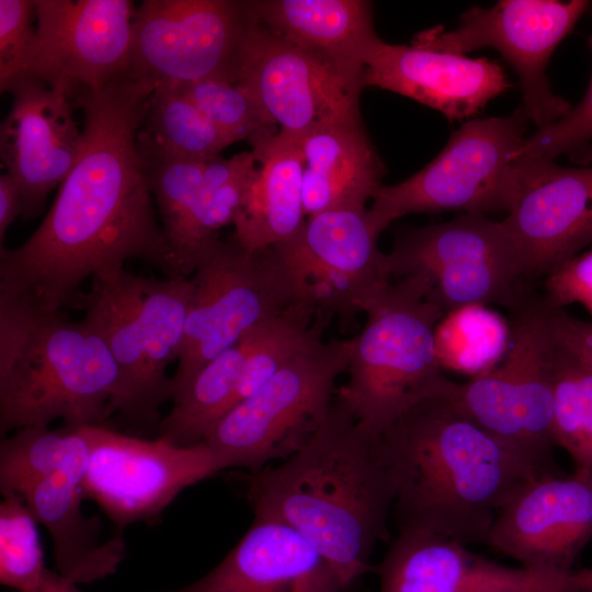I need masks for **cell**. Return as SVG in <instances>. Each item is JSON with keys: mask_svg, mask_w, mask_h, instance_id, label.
<instances>
[{"mask_svg": "<svg viewBox=\"0 0 592 592\" xmlns=\"http://www.w3.org/2000/svg\"><path fill=\"white\" fill-rule=\"evenodd\" d=\"M155 86L124 75L72 100L82 110V149L33 235L0 248V298L44 312L82 309L80 286L137 259L174 277L137 136Z\"/></svg>", "mask_w": 592, "mask_h": 592, "instance_id": "1", "label": "cell"}, {"mask_svg": "<svg viewBox=\"0 0 592 592\" xmlns=\"http://www.w3.org/2000/svg\"><path fill=\"white\" fill-rule=\"evenodd\" d=\"M254 515L304 536L351 589L390 537L395 490L378 435L334 397L310 441L277 466L246 475Z\"/></svg>", "mask_w": 592, "mask_h": 592, "instance_id": "2", "label": "cell"}, {"mask_svg": "<svg viewBox=\"0 0 592 592\" xmlns=\"http://www.w3.org/2000/svg\"><path fill=\"white\" fill-rule=\"evenodd\" d=\"M378 442L398 530L422 528L465 545L488 544L501 509L545 476L443 396L415 405Z\"/></svg>", "mask_w": 592, "mask_h": 592, "instance_id": "3", "label": "cell"}, {"mask_svg": "<svg viewBox=\"0 0 592 592\" xmlns=\"http://www.w3.org/2000/svg\"><path fill=\"white\" fill-rule=\"evenodd\" d=\"M121 375L84 320L0 299V432L27 426H107Z\"/></svg>", "mask_w": 592, "mask_h": 592, "instance_id": "4", "label": "cell"}, {"mask_svg": "<svg viewBox=\"0 0 592 592\" xmlns=\"http://www.w3.org/2000/svg\"><path fill=\"white\" fill-rule=\"evenodd\" d=\"M354 337L349 380L337 399L368 431L380 434L419 402L445 394L435 329L445 316L414 277L391 282L365 311Z\"/></svg>", "mask_w": 592, "mask_h": 592, "instance_id": "5", "label": "cell"}, {"mask_svg": "<svg viewBox=\"0 0 592 592\" xmlns=\"http://www.w3.org/2000/svg\"><path fill=\"white\" fill-rule=\"evenodd\" d=\"M194 294L192 277L96 275L84 295V320L106 343L121 375L116 412L139 426L159 425L171 399L168 366L179 358Z\"/></svg>", "mask_w": 592, "mask_h": 592, "instance_id": "6", "label": "cell"}, {"mask_svg": "<svg viewBox=\"0 0 592 592\" xmlns=\"http://www.w3.org/2000/svg\"><path fill=\"white\" fill-rule=\"evenodd\" d=\"M193 274V299L171 380L172 401L208 362L254 328L307 301L277 247L249 250L235 237L217 236L201 250Z\"/></svg>", "mask_w": 592, "mask_h": 592, "instance_id": "7", "label": "cell"}, {"mask_svg": "<svg viewBox=\"0 0 592 592\" xmlns=\"http://www.w3.org/2000/svg\"><path fill=\"white\" fill-rule=\"evenodd\" d=\"M511 322V343L499 367L452 380L443 395L542 475H557L553 462V361L557 344L553 306L523 297Z\"/></svg>", "mask_w": 592, "mask_h": 592, "instance_id": "8", "label": "cell"}, {"mask_svg": "<svg viewBox=\"0 0 592 592\" xmlns=\"http://www.w3.org/2000/svg\"><path fill=\"white\" fill-rule=\"evenodd\" d=\"M354 338L318 339L288 358L253 395L232 407L203 443L227 468L255 473L284 460L315 435L335 397V382L346 372Z\"/></svg>", "mask_w": 592, "mask_h": 592, "instance_id": "9", "label": "cell"}, {"mask_svg": "<svg viewBox=\"0 0 592 592\" xmlns=\"http://www.w3.org/2000/svg\"><path fill=\"white\" fill-rule=\"evenodd\" d=\"M527 122L522 107L509 116L465 122L424 168L376 191L367 208L375 230L380 235L412 213L509 212L520 191Z\"/></svg>", "mask_w": 592, "mask_h": 592, "instance_id": "10", "label": "cell"}, {"mask_svg": "<svg viewBox=\"0 0 592 592\" xmlns=\"http://www.w3.org/2000/svg\"><path fill=\"white\" fill-rule=\"evenodd\" d=\"M387 255L391 278H418L446 315L467 306L515 305L522 265L502 220L465 214L399 232Z\"/></svg>", "mask_w": 592, "mask_h": 592, "instance_id": "11", "label": "cell"}, {"mask_svg": "<svg viewBox=\"0 0 592 592\" xmlns=\"http://www.w3.org/2000/svg\"><path fill=\"white\" fill-rule=\"evenodd\" d=\"M589 7L585 0H502L490 8L475 5L460 15L456 30H424L411 44L456 55L483 47L498 50L519 76L522 110L540 129L571 109L553 92L546 67Z\"/></svg>", "mask_w": 592, "mask_h": 592, "instance_id": "12", "label": "cell"}, {"mask_svg": "<svg viewBox=\"0 0 592 592\" xmlns=\"http://www.w3.org/2000/svg\"><path fill=\"white\" fill-rule=\"evenodd\" d=\"M249 1L145 0L136 7L127 73L159 83H236Z\"/></svg>", "mask_w": 592, "mask_h": 592, "instance_id": "13", "label": "cell"}, {"mask_svg": "<svg viewBox=\"0 0 592 592\" xmlns=\"http://www.w3.org/2000/svg\"><path fill=\"white\" fill-rule=\"evenodd\" d=\"M236 83L257 100L278 132L294 139L319 126L361 122L362 82L277 35L252 10Z\"/></svg>", "mask_w": 592, "mask_h": 592, "instance_id": "14", "label": "cell"}, {"mask_svg": "<svg viewBox=\"0 0 592 592\" xmlns=\"http://www.w3.org/2000/svg\"><path fill=\"white\" fill-rule=\"evenodd\" d=\"M224 459L201 442L180 446L95 426L82 479L84 497L118 526L153 521L186 487L226 469Z\"/></svg>", "mask_w": 592, "mask_h": 592, "instance_id": "15", "label": "cell"}, {"mask_svg": "<svg viewBox=\"0 0 592 592\" xmlns=\"http://www.w3.org/2000/svg\"><path fill=\"white\" fill-rule=\"evenodd\" d=\"M378 237L367 208L338 209L307 217L292 239L275 247L292 266L304 299L350 322L392 282Z\"/></svg>", "mask_w": 592, "mask_h": 592, "instance_id": "16", "label": "cell"}, {"mask_svg": "<svg viewBox=\"0 0 592 592\" xmlns=\"http://www.w3.org/2000/svg\"><path fill=\"white\" fill-rule=\"evenodd\" d=\"M36 37L23 79L66 87L71 98L127 73L130 0H34ZM22 80V79H21Z\"/></svg>", "mask_w": 592, "mask_h": 592, "instance_id": "17", "label": "cell"}, {"mask_svg": "<svg viewBox=\"0 0 592 592\" xmlns=\"http://www.w3.org/2000/svg\"><path fill=\"white\" fill-rule=\"evenodd\" d=\"M521 163L520 191L502 223L524 276H547L592 242V167Z\"/></svg>", "mask_w": 592, "mask_h": 592, "instance_id": "18", "label": "cell"}, {"mask_svg": "<svg viewBox=\"0 0 592 592\" xmlns=\"http://www.w3.org/2000/svg\"><path fill=\"white\" fill-rule=\"evenodd\" d=\"M12 105L1 123L0 156L22 197V217H36L62 183L82 149L69 90L22 79L9 90Z\"/></svg>", "mask_w": 592, "mask_h": 592, "instance_id": "19", "label": "cell"}, {"mask_svg": "<svg viewBox=\"0 0 592 592\" xmlns=\"http://www.w3.org/2000/svg\"><path fill=\"white\" fill-rule=\"evenodd\" d=\"M592 540V471L545 475L527 482L499 512L489 546L521 566L569 572Z\"/></svg>", "mask_w": 592, "mask_h": 592, "instance_id": "20", "label": "cell"}, {"mask_svg": "<svg viewBox=\"0 0 592 592\" xmlns=\"http://www.w3.org/2000/svg\"><path fill=\"white\" fill-rule=\"evenodd\" d=\"M373 571L379 592H583L574 570L504 566L422 528L399 530Z\"/></svg>", "mask_w": 592, "mask_h": 592, "instance_id": "21", "label": "cell"}, {"mask_svg": "<svg viewBox=\"0 0 592 592\" xmlns=\"http://www.w3.org/2000/svg\"><path fill=\"white\" fill-rule=\"evenodd\" d=\"M510 86L502 67L488 58L387 44L380 38L371 47L363 72V87L405 95L449 121L474 116Z\"/></svg>", "mask_w": 592, "mask_h": 592, "instance_id": "22", "label": "cell"}, {"mask_svg": "<svg viewBox=\"0 0 592 592\" xmlns=\"http://www.w3.org/2000/svg\"><path fill=\"white\" fill-rule=\"evenodd\" d=\"M329 561L286 524L254 515L228 555L172 592H349Z\"/></svg>", "mask_w": 592, "mask_h": 592, "instance_id": "23", "label": "cell"}, {"mask_svg": "<svg viewBox=\"0 0 592 592\" xmlns=\"http://www.w3.org/2000/svg\"><path fill=\"white\" fill-rule=\"evenodd\" d=\"M306 217L338 209H365L383 185L384 163L362 122L319 126L299 139Z\"/></svg>", "mask_w": 592, "mask_h": 592, "instance_id": "24", "label": "cell"}, {"mask_svg": "<svg viewBox=\"0 0 592 592\" xmlns=\"http://www.w3.org/2000/svg\"><path fill=\"white\" fill-rule=\"evenodd\" d=\"M255 18L288 42L362 82L366 56L379 39L373 5L364 0L250 1Z\"/></svg>", "mask_w": 592, "mask_h": 592, "instance_id": "25", "label": "cell"}, {"mask_svg": "<svg viewBox=\"0 0 592 592\" xmlns=\"http://www.w3.org/2000/svg\"><path fill=\"white\" fill-rule=\"evenodd\" d=\"M259 163L234 220L235 239L262 250L292 239L306 221L299 143L277 132L250 141Z\"/></svg>", "mask_w": 592, "mask_h": 592, "instance_id": "26", "label": "cell"}, {"mask_svg": "<svg viewBox=\"0 0 592 592\" xmlns=\"http://www.w3.org/2000/svg\"><path fill=\"white\" fill-rule=\"evenodd\" d=\"M82 479L80 475L57 474L23 497L36 521L52 535L57 573L75 585L113 573L125 555L121 536L101 544L99 520L83 515Z\"/></svg>", "mask_w": 592, "mask_h": 592, "instance_id": "27", "label": "cell"}, {"mask_svg": "<svg viewBox=\"0 0 592 592\" xmlns=\"http://www.w3.org/2000/svg\"><path fill=\"white\" fill-rule=\"evenodd\" d=\"M96 425L27 426L2 439L0 490L22 498L57 474L84 476L95 440Z\"/></svg>", "mask_w": 592, "mask_h": 592, "instance_id": "28", "label": "cell"}, {"mask_svg": "<svg viewBox=\"0 0 592 592\" xmlns=\"http://www.w3.org/2000/svg\"><path fill=\"white\" fill-rule=\"evenodd\" d=\"M257 328L201 368L160 420V437L180 446L203 442L210 428L236 403Z\"/></svg>", "mask_w": 592, "mask_h": 592, "instance_id": "29", "label": "cell"}, {"mask_svg": "<svg viewBox=\"0 0 592 592\" xmlns=\"http://www.w3.org/2000/svg\"><path fill=\"white\" fill-rule=\"evenodd\" d=\"M138 141L168 156L212 160L235 141L168 83L150 93Z\"/></svg>", "mask_w": 592, "mask_h": 592, "instance_id": "30", "label": "cell"}, {"mask_svg": "<svg viewBox=\"0 0 592 592\" xmlns=\"http://www.w3.org/2000/svg\"><path fill=\"white\" fill-rule=\"evenodd\" d=\"M255 169L252 151H242L228 159L219 156L207 162L202 196L177 262L178 276H190L203 247L217 237L220 228L234 224Z\"/></svg>", "mask_w": 592, "mask_h": 592, "instance_id": "31", "label": "cell"}, {"mask_svg": "<svg viewBox=\"0 0 592 592\" xmlns=\"http://www.w3.org/2000/svg\"><path fill=\"white\" fill-rule=\"evenodd\" d=\"M144 171L155 196L167 241L173 276L190 220L202 196L209 160L182 159L138 141Z\"/></svg>", "mask_w": 592, "mask_h": 592, "instance_id": "32", "label": "cell"}, {"mask_svg": "<svg viewBox=\"0 0 592 592\" xmlns=\"http://www.w3.org/2000/svg\"><path fill=\"white\" fill-rule=\"evenodd\" d=\"M442 368L473 376L496 367L511 343V326L487 306H467L446 314L435 329Z\"/></svg>", "mask_w": 592, "mask_h": 592, "instance_id": "33", "label": "cell"}, {"mask_svg": "<svg viewBox=\"0 0 592 592\" xmlns=\"http://www.w3.org/2000/svg\"><path fill=\"white\" fill-rule=\"evenodd\" d=\"M553 387L555 444L567 451L574 469L592 471V369L558 341Z\"/></svg>", "mask_w": 592, "mask_h": 592, "instance_id": "34", "label": "cell"}, {"mask_svg": "<svg viewBox=\"0 0 592 592\" xmlns=\"http://www.w3.org/2000/svg\"><path fill=\"white\" fill-rule=\"evenodd\" d=\"M37 521L25 500L3 494L0 503V582L19 592H42L45 568Z\"/></svg>", "mask_w": 592, "mask_h": 592, "instance_id": "35", "label": "cell"}, {"mask_svg": "<svg viewBox=\"0 0 592 592\" xmlns=\"http://www.w3.org/2000/svg\"><path fill=\"white\" fill-rule=\"evenodd\" d=\"M185 95L215 126L235 143L278 132L257 100L240 84L224 79L168 83Z\"/></svg>", "mask_w": 592, "mask_h": 592, "instance_id": "36", "label": "cell"}, {"mask_svg": "<svg viewBox=\"0 0 592 592\" xmlns=\"http://www.w3.org/2000/svg\"><path fill=\"white\" fill-rule=\"evenodd\" d=\"M34 0H0V90L23 79L35 45Z\"/></svg>", "mask_w": 592, "mask_h": 592, "instance_id": "37", "label": "cell"}, {"mask_svg": "<svg viewBox=\"0 0 592 592\" xmlns=\"http://www.w3.org/2000/svg\"><path fill=\"white\" fill-rule=\"evenodd\" d=\"M592 52V34L588 38ZM592 139V78L584 96L561 118L527 137L520 150V158L551 160L578 150Z\"/></svg>", "mask_w": 592, "mask_h": 592, "instance_id": "38", "label": "cell"}, {"mask_svg": "<svg viewBox=\"0 0 592 592\" xmlns=\"http://www.w3.org/2000/svg\"><path fill=\"white\" fill-rule=\"evenodd\" d=\"M544 297L557 308L581 304L592 316V250L576 255L547 275Z\"/></svg>", "mask_w": 592, "mask_h": 592, "instance_id": "39", "label": "cell"}, {"mask_svg": "<svg viewBox=\"0 0 592 592\" xmlns=\"http://www.w3.org/2000/svg\"><path fill=\"white\" fill-rule=\"evenodd\" d=\"M551 322L557 341L592 369V321L578 319L563 308L553 306Z\"/></svg>", "mask_w": 592, "mask_h": 592, "instance_id": "40", "label": "cell"}, {"mask_svg": "<svg viewBox=\"0 0 592 592\" xmlns=\"http://www.w3.org/2000/svg\"><path fill=\"white\" fill-rule=\"evenodd\" d=\"M22 216V197L15 181L7 173L0 175V242L9 226Z\"/></svg>", "mask_w": 592, "mask_h": 592, "instance_id": "41", "label": "cell"}, {"mask_svg": "<svg viewBox=\"0 0 592 592\" xmlns=\"http://www.w3.org/2000/svg\"><path fill=\"white\" fill-rule=\"evenodd\" d=\"M42 592H81L77 585L66 582L57 572L49 571Z\"/></svg>", "mask_w": 592, "mask_h": 592, "instance_id": "42", "label": "cell"}, {"mask_svg": "<svg viewBox=\"0 0 592 592\" xmlns=\"http://www.w3.org/2000/svg\"><path fill=\"white\" fill-rule=\"evenodd\" d=\"M576 578L583 592H592V568L574 570Z\"/></svg>", "mask_w": 592, "mask_h": 592, "instance_id": "43", "label": "cell"}]
</instances>
